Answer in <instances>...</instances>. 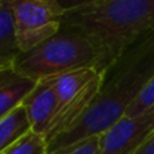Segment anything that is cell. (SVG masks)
Segmentation results:
<instances>
[{
  "mask_svg": "<svg viewBox=\"0 0 154 154\" xmlns=\"http://www.w3.org/2000/svg\"><path fill=\"white\" fill-rule=\"evenodd\" d=\"M154 77V34L142 35L104 72L103 84L82 116L48 142L49 154L92 137H100L126 115Z\"/></svg>",
  "mask_w": 154,
  "mask_h": 154,
  "instance_id": "6da1fadb",
  "label": "cell"
},
{
  "mask_svg": "<svg viewBox=\"0 0 154 154\" xmlns=\"http://www.w3.org/2000/svg\"><path fill=\"white\" fill-rule=\"evenodd\" d=\"M64 7L62 27L89 41L100 73L154 29V0H88Z\"/></svg>",
  "mask_w": 154,
  "mask_h": 154,
  "instance_id": "7a4b0ae2",
  "label": "cell"
},
{
  "mask_svg": "<svg viewBox=\"0 0 154 154\" xmlns=\"http://www.w3.org/2000/svg\"><path fill=\"white\" fill-rule=\"evenodd\" d=\"M96 61L97 56L89 41L79 32L62 27L32 50L19 54L14 68L38 82L80 68L96 69Z\"/></svg>",
  "mask_w": 154,
  "mask_h": 154,
  "instance_id": "3957f363",
  "label": "cell"
},
{
  "mask_svg": "<svg viewBox=\"0 0 154 154\" xmlns=\"http://www.w3.org/2000/svg\"><path fill=\"white\" fill-rule=\"evenodd\" d=\"M103 79L104 73L92 66L80 68L54 77L57 108L46 134V141L50 142L58 137L82 116L95 100Z\"/></svg>",
  "mask_w": 154,
  "mask_h": 154,
  "instance_id": "277c9868",
  "label": "cell"
},
{
  "mask_svg": "<svg viewBox=\"0 0 154 154\" xmlns=\"http://www.w3.org/2000/svg\"><path fill=\"white\" fill-rule=\"evenodd\" d=\"M16 41L20 53H27L62 29L64 3L58 0L10 2Z\"/></svg>",
  "mask_w": 154,
  "mask_h": 154,
  "instance_id": "5b68a950",
  "label": "cell"
},
{
  "mask_svg": "<svg viewBox=\"0 0 154 154\" xmlns=\"http://www.w3.org/2000/svg\"><path fill=\"white\" fill-rule=\"evenodd\" d=\"M154 133V108L138 116H123L100 135L99 154H133Z\"/></svg>",
  "mask_w": 154,
  "mask_h": 154,
  "instance_id": "8992f818",
  "label": "cell"
},
{
  "mask_svg": "<svg viewBox=\"0 0 154 154\" xmlns=\"http://www.w3.org/2000/svg\"><path fill=\"white\" fill-rule=\"evenodd\" d=\"M31 123V130L45 135L50 127L57 108V96L54 91V77L37 82L35 88L22 103Z\"/></svg>",
  "mask_w": 154,
  "mask_h": 154,
  "instance_id": "52a82bcc",
  "label": "cell"
},
{
  "mask_svg": "<svg viewBox=\"0 0 154 154\" xmlns=\"http://www.w3.org/2000/svg\"><path fill=\"white\" fill-rule=\"evenodd\" d=\"M37 82L19 73L14 66L0 69V119L22 106Z\"/></svg>",
  "mask_w": 154,
  "mask_h": 154,
  "instance_id": "ba28073f",
  "label": "cell"
},
{
  "mask_svg": "<svg viewBox=\"0 0 154 154\" xmlns=\"http://www.w3.org/2000/svg\"><path fill=\"white\" fill-rule=\"evenodd\" d=\"M19 54L11 4L8 0H0V69L14 66Z\"/></svg>",
  "mask_w": 154,
  "mask_h": 154,
  "instance_id": "9c48e42d",
  "label": "cell"
},
{
  "mask_svg": "<svg viewBox=\"0 0 154 154\" xmlns=\"http://www.w3.org/2000/svg\"><path fill=\"white\" fill-rule=\"evenodd\" d=\"M31 130V123L23 106H19L0 119V154L26 137Z\"/></svg>",
  "mask_w": 154,
  "mask_h": 154,
  "instance_id": "30bf717a",
  "label": "cell"
},
{
  "mask_svg": "<svg viewBox=\"0 0 154 154\" xmlns=\"http://www.w3.org/2000/svg\"><path fill=\"white\" fill-rule=\"evenodd\" d=\"M3 154H49L48 141L45 135L30 131Z\"/></svg>",
  "mask_w": 154,
  "mask_h": 154,
  "instance_id": "8fae6325",
  "label": "cell"
},
{
  "mask_svg": "<svg viewBox=\"0 0 154 154\" xmlns=\"http://www.w3.org/2000/svg\"><path fill=\"white\" fill-rule=\"evenodd\" d=\"M152 108H154V77L145 87L141 95L135 99V101L131 104L125 116H138V115L150 111Z\"/></svg>",
  "mask_w": 154,
  "mask_h": 154,
  "instance_id": "7c38bea8",
  "label": "cell"
},
{
  "mask_svg": "<svg viewBox=\"0 0 154 154\" xmlns=\"http://www.w3.org/2000/svg\"><path fill=\"white\" fill-rule=\"evenodd\" d=\"M99 150H100V137H92L53 154H99Z\"/></svg>",
  "mask_w": 154,
  "mask_h": 154,
  "instance_id": "4fadbf2b",
  "label": "cell"
},
{
  "mask_svg": "<svg viewBox=\"0 0 154 154\" xmlns=\"http://www.w3.org/2000/svg\"><path fill=\"white\" fill-rule=\"evenodd\" d=\"M133 154H154V133Z\"/></svg>",
  "mask_w": 154,
  "mask_h": 154,
  "instance_id": "5bb4252c",
  "label": "cell"
},
{
  "mask_svg": "<svg viewBox=\"0 0 154 154\" xmlns=\"http://www.w3.org/2000/svg\"><path fill=\"white\" fill-rule=\"evenodd\" d=\"M153 34H154V29H153Z\"/></svg>",
  "mask_w": 154,
  "mask_h": 154,
  "instance_id": "9a60e30c",
  "label": "cell"
}]
</instances>
